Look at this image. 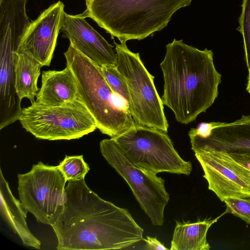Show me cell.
Segmentation results:
<instances>
[{
  "mask_svg": "<svg viewBox=\"0 0 250 250\" xmlns=\"http://www.w3.org/2000/svg\"><path fill=\"white\" fill-rule=\"evenodd\" d=\"M64 195L63 210L52 226L57 250H120L143 240L129 211L100 198L84 179L68 181Z\"/></svg>",
  "mask_w": 250,
  "mask_h": 250,
  "instance_id": "obj_1",
  "label": "cell"
},
{
  "mask_svg": "<svg viewBox=\"0 0 250 250\" xmlns=\"http://www.w3.org/2000/svg\"><path fill=\"white\" fill-rule=\"evenodd\" d=\"M166 48L160 64L164 79L161 99L177 122L188 124L213 104L221 75L215 68L211 50H199L175 39Z\"/></svg>",
  "mask_w": 250,
  "mask_h": 250,
  "instance_id": "obj_2",
  "label": "cell"
},
{
  "mask_svg": "<svg viewBox=\"0 0 250 250\" xmlns=\"http://www.w3.org/2000/svg\"><path fill=\"white\" fill-rule=\"evenodd\" d=\"M192 0H85L80 14L120 42L142 40L166 27L172 16Z\"/></svg>",
  "mask_w": 250,
  "mask_h": 250,
  "instance_id": "obj_3",
  "label": "cell"
},
{
  "mask_svg": "<svg viewBox=\"0 0 250 250\" xmlns=\"http://www.w3.org/2000/svg\"><path fill=\"white\" fill-rule=\"evenodd\" d=\"M63 54L75 76L79 98L102 133L114 139L133 127L136 123L126 102L113 91L101 66L70 44Z\"/></svg>",
  "mask_w": 250,
  "mask_h": 250,
  "instance_id": "obj_4",
  "label": "cell"
},
{
  "mask_svg": "<svg viewBox=\"0 0 250 250\" xmlns=\"http://www.w3.org/2000/svg\"><path fill=\"white\" fill-rule=\"evenodd\" d=\"M135 167L157 174L168 172L189 175L190 162L183 159L167 132L137 124L113 139Z\"/></svg>",
  "mask_w": 250,
  "mask_h": 250,
  "instance_id": "obj_5",
  "label": "cell"
},
{
  "mask_svg": "<svg viewBox=\"0 0 250 250\" xmlns=\"http://www.w3.org/2000/svg\"><path fill=\"white\" fill-rule=\"evenodd\" d=\"M126 42L114 44L116 67L124 76L129 91L128 110L136 124L167 132L168 124L154 83V77L147 71L139 53L130 51Z\"/></svg>",
  "mask_w": 250,
  "mask_h": 250,
  "instance_id": "obj_6",
  "label": "cell"
},
{
  "mask_svg": "<svg viewBox=\"0 0 250 250\" xmlns=\"http://www.w3.org/2000/svg\"><path fill=\"white\" fill-rule=\"evenodd\" d=\"M19 120L22 128L36 138L50 141L79 139L97 128L94 118L79 98L62 106L35 102L22 108Z\"/></svg>",
  "mask_w": 250,
  "mask_h": 250,
  "instance_id": "obj_7",
  "label": "cell"
},
{
  "mask_svg": "<svg viewBox=\"0 0 250 250\" xmlns=\"http://www.w3.org/2000/svg\"><path fill=\"white\" fill-rule=\"evenodd\" d=\"M18 190L23 208L37 221L53 226L64 208L66 180L58 166L42 162L19 174Z\"/></svg>",
  "mask_w": 250,
  "mask_h": 250,
  "instance_id": "obj_8",
  "label": "cell"
},
{
  "mask_svg": "<svg viewBox=\"0 0 250 250\" xmlns=\"http://www.w3.org/2000/svg\"><path fill=\"white\" fill-rule=\"evenodd\" d=\"M101 153L107 163L126 182L140 207L154 226H162L164 210L169 195L165 181L153 174L134 166L125 156L112 139L100 143Z\"/></svg>",
  "mask_w": 250,
  "mask_h": 250,
  "instance_id": "obj_9",
  "label": "cell"
},
{
  "mask_svg": "<svg viewBox=\"0 0 250 250\" xmlns=\"http://www.w3.org/2000/svg\"><path fill=\"white\" fill-rule=\"evenodd\" d=\"M191 149L250 155V115L229 123H201L188 132Z\"/></svg>",
  "mask_w": 250,
  "mask_h": 250,
  "instance_id": "obj_10",
  "label": "cell"
},
{
  "mask_svg": "<svg viewBox=\"0 0 250 250\" xmlns=\"http://www.w3.org/2000/svg\"><path fill=\"white\" fill-rule=\"evenodd\" d=\"M208 189L223 202L227 198L250 197V171L227 154L215 151L195 153Z\"/></svg>",
  "mask_w": 250,
  "mask_h": 250,
  "instance_id": "obj_11",
  "label": "cell"
},
{
  "mask_svg": "<svg viewBox=\"0 0 250 250\" xmlns=\"http://www.w3.org/2000/svg\"><path fill=\"white\" fill-rule=\"evenodd\" d=\"M64 7L62 2L57 1L32 21L20 42L17 52L31 56L42 66H49L62 25Z\"/></svg>",
  "mask_w": 250,
  "mask_h": 250,
  "instance_id": "obj_12",
  "label": "cell"
},
{
  "mask_svg": "<svg viewBox=\"0 0 250 250\" xmlns=\"http://www.w3.org/2000/svg\"><path fill=\"white\" fill-rule=\"evenodd\" d=\"M60 31L74 48L96 64L116 66L113 46L80 14L72 15L65 12Z\"/></svg>",
  "mask_w": 250,
  "mask_h": 250,
  "instance_id": "obj_13",
  "label": "cell"
},
{
  "mask_svg": "<svg viewBox=\"0 0 250 250\" xmlns=\"http://www.w3.org/2000/svg\"><path fill=\"white\" fill-rule=\"evenodd\" d=\"M35 102L47 106H62L79 98L76 80L71 69L42 71L41 86Z\"/></svg>",
  "mask_w": 250,
  "mask_h": 250,
  "instance_id": "obj_14",
  "label": "cell"
},
{
  "mask_svg": "<svg viewBox=\"0 0 250 250\" xmlns=\"http://www.w3.org/2000/svg\"><path fill=\"white\" fill-rule=\"evenodd\" d=\"M0 214L26 246L40 249L41 242L29 230L26 223L27 212L21 201L13 195L0 169Z\"/></svg>",
  "mask_w": 250,
  "mask_h": 250,
  "instance_id": "obj_15",
  "label": "cell"
},
{
  "mask_svg": "<svg viewBox=\"0 0 250 250\" xmlns=\"http://www.w3.org/2000/svg\"><path fill=\"white\" fill-rule=\"evenodd\" d=\"M198 219L196 222H176L170 250H208L207 240L209 228L218 218Z\"/></svg>",
  "mask_w": 250,
  "mask_h": 250,
  "instance_id": "obj_16",
  "label": "cell"
},
{
  "mask_svg": "<svg viewBox=\"0 0 250 250\" xmlns=\"http://www.w3.org/2000/svg\"><path fill=\"white\" fill-rule=\"evenodd\" d=\"M42 64L31 56L22 52H17L15 59V87L21 101L27 98L31 104L35 102L40 89L38 80Z\"/></svg>",
  "mask_w": 250,
  "mask_h": 250,
  "instance_id": "obj_17",
  "label": "cell"
},
{
  "mask_svg": "<svg viewBox=\"0 0 250 250\" xmlns=\"http://www.w3.org/2000/svg\"><path fill=\"white\" fill-rule=\"evenodd\" d=\"M58 167L68 181L84 179L90 169L83 155L65 156Z\"/></svg>",
  "mask_w": 250,
  "mask_h": 250,
  "instance_id": "obj_18",
  "label": "cell"
},
{
  "mask_svg": "<svg viewBox=\"0 0 250 250\" xmlns=\"http://www.w3.org/2000/svg\"><path fill=\"white\" fill-rule=\"evenodd\" d=\"M102 71L108 84L117 94L121 96L127 103H130V96L128 86L124 76L117 68L116 66L103 65Z\"/></svg>",
  "mask_w": 250,
  "mask_h": 250,
  "instance_id": "obj_19",
  "label": "cell"
},
{
  "mask_svg": "<svg viewBox=\"0 0 250 250\" xmlns=\"http://www.w3.org/2000/svg\"><path fill=\"white\" fill-rule=\"evenodd\" d=\"M242 11L238 18L239 25L236 28L242 35L245 59L250 76V0H243Z\"/></svg>",
  "mask_w": 250,
  "mask_h": 250,
  "instance_id": "obj_20",
  "label": "cell"
},
{
  "mask_svg": "<svg viewBox=\"0 0 250 250\" xmlns=\"http://www.w3.org/2000/svg\"><path fill=\"white\" fill-rule=\"evenodd\" d=\"M223 202L227 207L225 213H230L250 225V197L227 198Z\"/></svg>",
  "mask_w": 250,
  "mask_h": 250,
  "instance_id": "obj_21",
  "label": "cell"
},
{
  "mask_svg": "<svg viewBox=\"0 0 250 250\" xmlns=\"http://www.w3.org/2000/svg\"><path fill=\"white\" fill-rule=\"evenodd\" d=\"M143 240L146 243V249L148 250H168V249L161 243L156 237L147 236Z\"/></svg>",
  "mask_w": 250,
  "mask_h": 250,
  "instance_id": "obj_22",
  "label": "cell"
},
{
  "mask_svg": "<svg viewBox=\"0 0 250 250\" xmlns=\"http://www.w3.org/2000/svg\"><path fill=\"white\" fill-rule=\"evenodd\" d=\"M226 154L235 161L247 167L250 171V155L234 153Z\"/></svg>",
  "mask_w": 250,
  "mask_h": 250,
  "instance_id": "obj_23",
  "label": "cell"
},
{
  "mask_svg": "<svg viewBox=\"0 0 250 250\" xmlns=\"http://www.w3.org/2000/svg\"><path fill=\"white\" fill-rule=\"evenodd\" d=\"M248 80L246 90L250 94V76L248 77Z\"/></svg>",
  "mask_w": 250,
  "mask_h": 250,
  "instance_id": "obj_24",
  "label": "cell"
}]
</instances>
